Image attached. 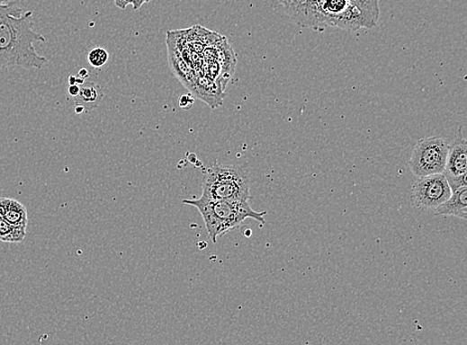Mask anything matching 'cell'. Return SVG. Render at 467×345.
I'll return each mask as SVG.
<instances>
[{"label":"cell","instance_id":"1","mask_svg":"<svg viewBox=\"0 0 467 345\" xmlns=\"http://www.w3.org/2000/svg\"><path fill=\"white\" fill-rule=\"evenodd\" d=\"M32 12H23L12 0H0V70L41 69L49 59L36 52L34 44L46 41L33 30Z\"/></svg>","mask_w":467,"mask_h":345},{"label":"cell","instance_id":"2","mask_svg":"<svg viewBox=\"0 0 467 345\" xmlns=\"http://www.w3.org/2000/svg\"><path fill=\"white\" fill-rule=\"evenodd\" d=\"M249 200L186 199L184 204L192 205L202 214L205 229L212 243L228 232L238 228L247 218L265 224L266 211L252 209Z\"/></svg>","mask_w":467,"mask_h":345},{"label":"cell","instance_id":"3","mask_svg":"<svg viewBox=\"0 0 467 345\" xmlns=\"http://www.w3.org/2000/svg\"><path fill=\"white\" fill-rule=\"evenodd\" d=\"M202 198L209 200H249L247 176L237 167L214 164L203 175Z\"/></svg>","mask_w":467,"mask_h":345},{"label":"cell","instance_id":"4","mask_svg":"<svg viewBox=\"0 0 467 345\" xmlns=\"http://www.w3.org/2000/svg\"><path fill=\"white\" fill-rule=\"evenodd\" d=\"M448 146L450 145L441 137L419 139L410 155L409 162L410 171L418 177L443 173Z\"/></svg>","mask_w":467,"mask_h":345},{"label":"cell","instance_id":"5","mask_svg":"<svg viewBox=\"0 0 467 345\" xmlns=\"http://www.w3.org/2000/svg\"><path fill=\"white\" fill-rule=\"evenodd\" d=\"M322 27L333 26L346 31H358L367 23L351 0H314Z\"/></svg>","mask_w":467,"mask_h":345},{"label":"cell","instance_id":"6","mask_svg":"<svg viewBox=\"0 0 467 345\" xmlns=\"http://www.w3.org/2000/svg\"><path fill=\"white\" fill-rule=\"evenodd\" d=\"M451 195L450 184L443 173L419 176L413 185V203L415 208L424 212H434Z\"/></svg>","mask_w":467,"mask_h":345},{"label":"cell","instance_id":"7","mask_svg":"<svg viewBox=\"0 0 467 345\" xmlns=\"http://www.w3.org/2000/svg\"><path fill=\"white\" fill-rule=\"evenodd\" d=\"M443 174L450 184L452 192L467 186V144L462 128L457 130L454 142L448 146Z\"/></svg>","mask_w":467,"mask_h":345},{"label":"cell","instance_id":"8","mask_svg":"<svg viewBox=\"0 0 467 345\" xmlns=\"http://www.w3.org/2000/svg\"><path fill=\"white\" fill-rule=\"evenodd\" d=\"M284 12L299 25L322 27L314 0H278Z\"/></svg>","mask_w":467,"mask_h":345},{"label":"cell","instance_id":"9","mask_svg":"<svg viewBox=\"0 0 467 345\" xmlns=\"http://www.w3.org/2000/svg\"><path fill=\"white\" fill-rule=\"evenodd\" d=\"M436 217L467 218V186L452 192L450 199L435 211Z\"/></svg>","mask_w":467,"mask_h":345},{"label":"cell","instance_id":"10","mask_svg":"<svg viewBox=\"0 0 467 345\" xmlns=\"http://www.w3.org/2000/svg\"><path fill=\"white\" fill-rule=\"evenodd\" d=\"M0 217L17 227H27L28 214L20 201L13 199H0Z\"/></svg>","mask_w":467,"mask_h":345},{"label":"cell","instance_id":"11","mask_svg":"<svg viewBox=\"0 0 467 345\" xmlns=\"http://www.w3.org/2000/svg\"><path fill=\"white\" fill-rule=\"evenodd\" d=\"M104 97V92L96 83H89L87 85L80 87L79 94L75 97L76 104L80 105L87 111L96 109Z\"/></svg>","mask_w":467,"mask_h":345},{"label":"cell","instance_id":"12","mask_svg":"<svg viewBox=\"0 0 467 345\" xmlns=\"http://www.w3.org/2000/svg\"><path fill=\"white\" fill-rule=\"evenodd\" d=\"M351 3L358 8L368 28L376 26L380 14L379 0H351Z\"/></svg>","mask_w":467,"mask_h":345},{"label":"cell","instance_id":"13","mask_svg":"<svg viewBox=\"0 0 467 345\" xmlns=\"http://www.w3.org/2000/svg\"><path fill=\"white\" fill-rule=\"evenodd\" d=\"M26 228L17 227L0 217V242L21 243L25 239Z\"/></svg>","mask_w":467,"mask_h":345},{"label":"cell","instance_id":"14","mask_svg":"<svg viewBox=\"0 0 467 345\" xmlns=\"http://www.w3.org/2000/svg\"><path fill=\"white\" fill-rule=\"evenodd\" d=\"M109 54L104 49H92L88 54V62L93 67L101 68L108 62Z\"/></svg>","mask_w":467,"mask_h":345},{"label":"cell","instance_id":"15","mask_svg":"<svg viewBox=\"0 0 467 345\" xmlns=\"http://www.w3.org/2000/svg\"><path fill=\"white\" fill-rule=\"evenodd\" d=\"M194 99L191 95H184L180 100V106L183 109L189 110L193 106Z\"/></svg>","mask_w":467,"mask_h":345},{"label":"cell","instance_id":"16","mask_svg":"<svg viewBox=\"0 0 467 345\" xmlns=\"http://www.w3.org/2000/svg\"><path fill=\"white\" fill-rule=\"evenodd\" d=\"M80 87L77 85V84H74V85H70L69 87V94L72 97H76L79 94Z\"/></svg>","mask_w":467,"mask_h":345},{"label":"cell","instance_id":"17","mask_svg":"<svg viewBox=\"0 0 467 345\" xmlns=\"http://www.w3.org/2000/svg\"><path fill=\"white\" fill-rule=\"evenodd\" d=\"M114 2L121 9H125L128 4H132V0H114Z\"/></svg>","mask_w":467,"mask_h":345},{"label":"cell","instance_id":"18","mask_svg":"<svg viewBox=\"0 0 467 345\" xmlns=\"http://www.w3.org/2000/svg\"><path fill=\"white\" fill-rule=\"evenodd\" d=\"M149 0H132V4L134 9H139V7H141L144 4H147L148 3Z\"/></svg>","mask_w":467,"mask_h":345},{"label":"cell","instance_id":"19","mask_svg":"<svg viewBox=\"0 0 467 345\" xmlns=\"http://www.w3.org/2000/svg\"><path fill=\"white\" fill-rule=\"evenodd\" d=\"M88 75H89V72H88L87 69H81V70L79 71V77H80V79H82V80H85V79H87V78H88Z\"/></svg>","mask_w":467,"mask_h":345},{"label":"cell","instance_id":"20","mask_svg":"<svg viewBox=\"0 0 467 345\" xmlns=\"http://www.w3.org/2000/svg\"><path fill=\"white\" fill-rule=\"evenodd\" d=\"M84 108L80 105L76 104V107H75V111H76L77 114L83 113Z\"/></svg>","mask_w":467,"mask_h":345}]
</instances>
